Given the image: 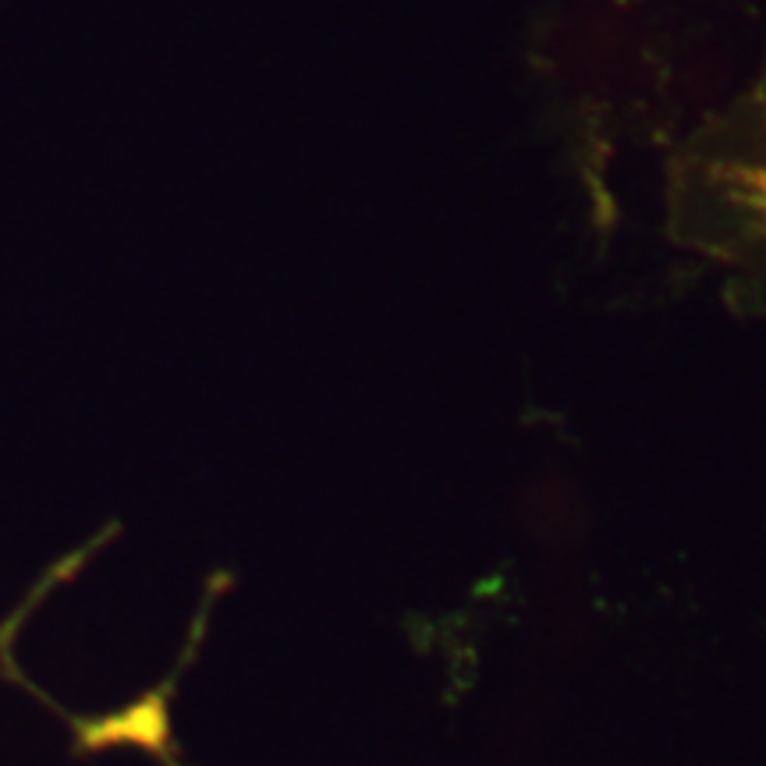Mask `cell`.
<instances>
[{
  "instance_id": "1",
  "label": "cell",
  "mask_w": 766,
  "mask_h": 766,
  "mask_svg": "<svg viewBox=\"0 0 766 766\" xmlns=\"http://www.w3.org/2000/svg\"><path fill=\"white\" fill-rule=\"evenodd\" d=\"M664 227L724 281L731 302L766 309V50L749 82L671 153Z\"/></svg>"
}]
</instances>
